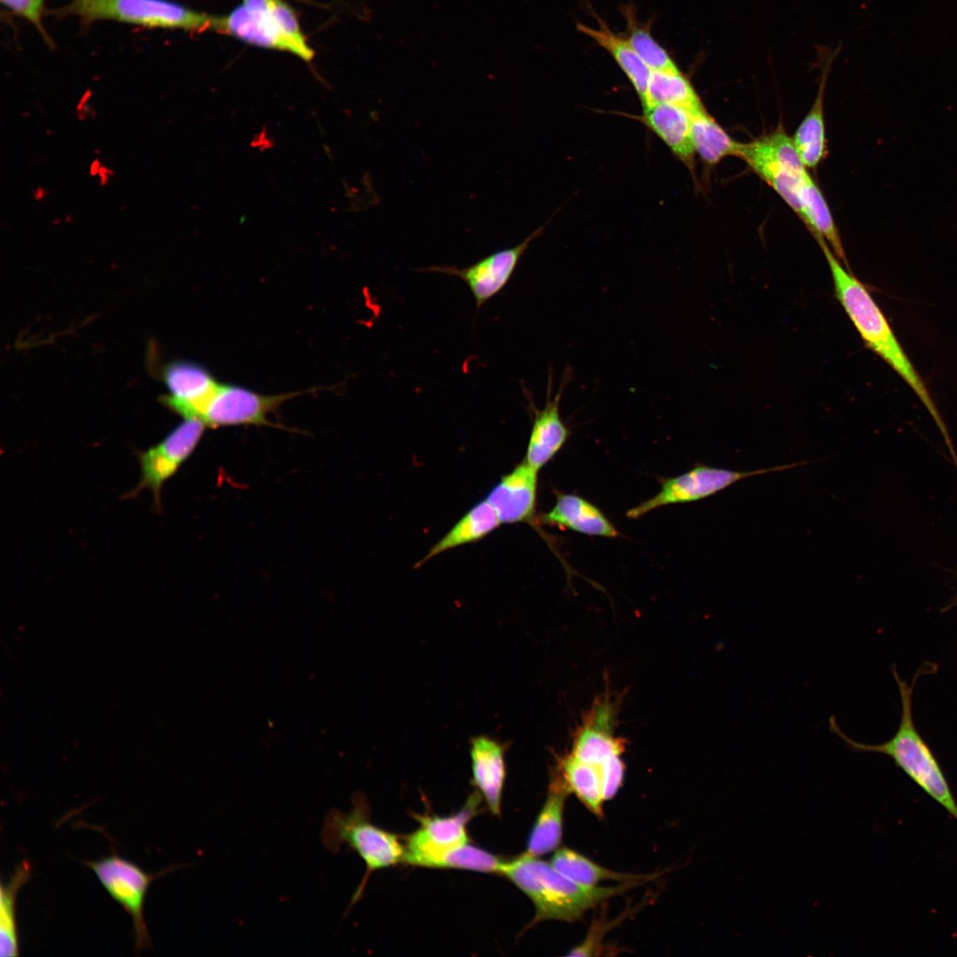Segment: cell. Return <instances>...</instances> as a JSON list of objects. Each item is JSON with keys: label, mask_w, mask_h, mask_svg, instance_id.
<instances>
[{"label": "cell", "mask_w": 957, "mask_h": 957, "mask_svg": "<svg viewBox=\"0 0 957 957\" xmlns=\"http://www.w3.org/2000/svg\"><path fill=\"white\" fill-rule=\"evenodd\" d=\"M271 13L283 36L292 49V54L309 62L314 51L307 44L292 9L282 0H272Z\"/></svg>", "instance_id": "32"}, {"label": "cell", "mask_w": 957, "mask_h": 957, "mask_svg": "<svg viewBox=\"0 0 957 957\" xmlns=\"http://www.w3.org/2000/svg\"><path fill=\"white\" fill-rule=\"evenodd\" d=\"M472 777L488 808L500 815L501 798L505 780L504 747L497 741L478 736L471 745Z\"/></svg>", "instance_id": "19"}, {"label": "cell", "mask_w": 957, "mask_h": 957, "mask_svg": "<svg viewBox=\"0 0 957 957\" xmlns=\"http://www.w3.org/2000/svg\"><path fill=\"white\" fill-rule=\"evenodd\" d=\"M206 427L200 420L184 419L157 445L139 453L141 479L129 495L135 496L147 488L152 493L155 504L160 506L163 485L194 451Z\"/></svg>", "instance_id": "10"}, {"label": "cell", "mask_w": 957, "mask_h": 957, "mask_svg": "<svg viewBox=\"0 0 957 957\" xmlns=\"http://www.w3.org/2000/svg\"><path fill=\"white\" fill-rule=\"evenodd\" d=\"M293 392L278 394H261L237 385L222 384L204 408L198 420L207 427L234 425H274L268 415L278 409L283 402L306 393Z\"/></svg>", "instance_id": "9"}, {"label": "cell", "mask_w": 957, "mask_h": 957, "mask_svg": "<svg viewBox=\"0 0 957 957\" xmlns=\"http://www.w3.org/2000/svg\"><path fill=\"white\" fill-rule=\"evenodd\" d=\"M14 12L25 17L39 29H42L41 16L44 0H1Z\"/></svg>", "instance_id": "34"}, {"label": "cell", "mask_w": 957, "mask_h": 957, "mask_svg": "<svg viewBox=\"0 0 957 957\" xmlns=\"http://www.w3.org/2000/svg\"><path fill=\"white\" fill-rule=\"evenodd\" d=\"M834 56H829L822 70L821 83L816 98L810 111L804 118L792 137L796 150L808 167H815L821 162L825 152V125L823 115V97L829 66Z\"/></svg>", "instance_id": "25"}, {"label": "cell", "mask_w": 957, "mask_h": 957, "mask_svg": "<svg viewBox=\"0 0 957 957\" xmlns=\"http://www.w3.org/2000/svg\"><path fill=\"white\" fill-rule=\"evenodd\" d=\"M807 463H793L750 471H736L698 465L681 475L663 480L660 491L653 497L630 509L626 512V517L630 519H635L663 506L702 500L719 493L741 479L763 473L791 469Z\"/></svg>", "instance_id": "7"}, {"label": "cell", "mask_w": 957, "mask_h": 957, "mask_svg": "<svg viewBox=\"0 0 957 957\" xmlns=\"http://www.w3.org/2000/svg\"><path fill=\"white\" fill-rule=\"evenodd\" d=\"M569 793L571 791L564 781L552 772L548 796L533 827L525 853L538 857L557 848L562 838L564 808Z\"/></svg>", "instance_id": "21"}, {"label": "cell", "mask_w": 957, "mask_h": 957, "mask_svg": "<svg viewBox=\"0 0 957 957\" xmlns=\"http://www.w3.org/2000/svg\"><path fill=\"white\" fill-rule=\"evenodd\" d=\"M832 276L836 298L866 346L887 362L925 406L947 443L945 425L923 380L912 364L881 308L864 284L842 265L829 245L817 237Z\"/></svg>", "instance_id": "1"}, {"label": "cell", "mask_w": 957, "mask_h": 957, "mask_svg": "<svg viewBox=\"0 0 957 957\" xmlns=\"http://www.w3.org/2000/svg\"><path fill=\"white\" fill-rule=\"evenodd\" d=\"M499 872L526 894L535 906L533 922L556 920L573 922L603 900L626 891L636 883L615 887L579 883L551 863L524 853L502 861Z\"/></svg>", "instance_id": "2"}, {"label": "cell", "mask_w": 957, "mask_h": 957, "mask_svg": "<svg viewBox=\"0 0 957 957\" xmlns=\"http://www.w3.org/2000/svg\"><path fill=\"white\" fill-rule=\"evenodd\" d=\"M550 863L568 878L588 886H596L600 882L611 880L639 883L645 878L643 875H633L607 869L569 848L557 850Z\"/></svg>", "instance_id": "30"}, {"label": "cell", "mask_w": 957, "mask_h": 957, "mask_svg": "<svg viewBox=\"0 0 957 957\" xmlns=\"http://www.w3.org/2000/svg\"><path fill=\"white\" fill-rule=\"evenodd\" d=\"M691 131L696 153L704 165L713 167L726 157H740L743 143L733 139L706 109L691 114Z\"/></svg>", "instance_id": "26"}, {"label": "cell", "mask_w": 957, "mask_h": 957, "mask_svg": "<svg viewBox=\"0 0 957 957\" xmlns=\"http://www.w3.org/2000/svg\"><path fill=\"white\" fill-rule=\"evenodd\" d=\"M538 471L524 460L490 490L486 499L501 524L535 523Z\"/></svg>", "instance_id": "15"}, {"label": "cell", "mask_w": 957, "mask_h": 957, "mask_svg": "<svg viewBox=\"0 0 957 957\" xmlns=\"http://www.w3.org/2000/svg\"><path fill=\"white\" fill-rule=\"evenodd\" d=\"M625 764L621 757L607 762L603 768L602 785L604 800L612 798L623 784Z\"/></svg>", "instance_id": "33"}, {"label": "cell", "mask_w": 957, "mask_h": 957, "mask_svg": "<svg viewBox=\"0 0 957 957\" xmlns=\"http://www.w3.org/2000/svg\"><path fill=\"white\" fill-rule=\"evenodd\" d=\"M572 372L566 368L560 386L554 396L552 393V369H549L547 386V401L542 408H537L533 396L524 388L533 423L525 460L536 470L548 463L566 442L570 431L560 416V401L565 385L570 382Z\"/></svg>", "instance_id": "12"}, {"label": "cell", "mask_w": 957, "mask_h": 957, "mask_svg": "<svg viewBox=\"0 0 957 957\" xmlns=\"http://www.w3.org/2000/svg\"><path fill=\"white\" fill-rule=\"evenodd\" d=\"M893 675L900 694L901 719L897 732L890 740L880 744L854 741L842 731L834 716L829 718V729L854 751L876 752L891 757L898 767L957 821V800L939 763L914 726L912 716L913 688L899 678L895 669Z\"/></svg>", "instance_id": "3"}, {"label": "cell", "mask_w": 957, "mask_h": 957, "mask_svg": "<svg viewBox=\"0 0 957 957\" xmlns=\"http://www.w3.org/2000/svg\"><path fill=\"white\" fill-rule=\"evenodd\" d=\"M478 802V795H473L455 815L418 817L421 826L407 838L404 860L417 866L427 855L468 844L466 824L474 815Z\"/></svg>", "instance_id": "13"}, {"label": "cell", "mask_w": 957, "mask_h": 957, "mask_svg": "<svg viewBox=\"0 0 957 957\" xmlns=\"http://www.w3.org/2000/svg\"><path fill=\"white\" fill-rule=\"evenodd\" d=\"M640 121L654 132L673 154L691 172L696 151L691 131V113L680 106L658 104L643 108Z\"/></svg>", "instance_id": "17"}, {"label": "cell", "mask_w": 957, "mask_h": 957, "mask_svg": "<svg viewBox=\"0 0 957 957\" xmlns=\"http://www.w3.org/2000/svg\"><path fill=\"white\" fill-rule=\"evenodd\" d=\"M502 861L492 853L465 844L432 853L417 866L468 869L478 872H499Z\"/></svg>", "instance_id": "31"}, {"label": "cell", "mask_w": 957, "mask_h": 957, "mask_svg": "<svg viewBox=\"0 0 957 957\" xmlns=\"http://www.w3.org/2000/svg\"><path fill=\"white\" fill-rule=\"evenodd\" d=\"M667 104L688 110L691 114L704 108L689 80L680 71H651L643 108Z\"/></svg>", "instance_id": "27"}, {"label": "cell", "mask_w": 957, "mask_h": 957, "mask_svg": "<svg viewBox=\"0 0 957 957\" xmlns=\"http://www.w3.org/2000/svg\"><path fill=\"white\" fill-rule=\"evenodd\" d=\"M801 217L799 191L810 175L782 126L742 144L740 157Z\"/></svg>", "instance_id": "6"}, {"label": "cell", "mask_w": 957, "mask_h": 957, "mask_svg": "<svg viewBox=\"0 0 957 957\" xmlns=\"http://www.w3.org/2000/svg\"><path fill=\"white\" fill-rule=\"evenodd\" d=\"M556 764L553 768L566 784L571 792L596 816L603 815L602 774L603 766L584 762L570 752L556 756ZM609 762V761H608Z\"/></svg>", "instance_id": "22"}, {"label": "cell", "mask_w": 957, "mask_h": 957, "mask_svg": "<svg viewBox=\"0 0 957 957\" xmlns=\"http://www.w3.org/2000/svg\"><path fill=\"white\" fill-rule=\"evenodd\" d=\"M500 525V519L493 506L486 499L480 501L431 548L416 566L451 549L479 541Z\"/></svg>", "instance_id": "23"}, {"label": "cell", "mask_w": 957, "mask_h": 957, "mask_svg": "<svg viewBox=\"0 0 957 957\" xmlns=\"http://www.w3.org/2000/svg\"><path fill=\"white\" fill-rule=\"evenodd\" d=\"M108 892L131 916L136 951L151 946L144 921V899L150 884L160 875H151L115 853L98 860L84 861Z\"/></svg>", "instance_id": "8"}, {"label": "cell", "mask_w": 957, "mask_h": 957, "mask_svg": "<svg viewBox=\"0 0 957 957\" xmlns=\"http://www.w3.org/2000/svg\"><path fill=\"white\" fill-rule=\"evenodd\" d=\"M545 225L539 227L520 244L497 251L466 267L431 266L419 271L443 273L463 280L471 292L477 309L497 295L510 280L521 257Z\"/></svg>", "instance_id": "11"}, {"label": "cell", "mask_w": 957, "mask_h": 957, "mask_svg": "<svg viewBox=\"0 0 957 957\" xmlns=\"http://www.w3.org/2000/svg\"><path fill=\"white\" fill-rule=\"evenodd\" d=\"M539 520L551 526L592 536L615 538L619 531L594 504L576 494L558 493L554 507Z\"/></svg>", "instance_id": "18"}, {"label": "cell", "mask_w": 957, "mask_h": 957, "mask_svg": "<svg viewBox=\"0 0 957 957\" xmlns=\"http://www.w3.org/2000/svg\"><path fill=\"white\" fill-rule=\"evenodd\" d=\"M593 15L598 22L597 28L577 22L576 29L592 39L612 57L633 85L642 105L651 70L636 54L625 35L614 33L605 20L594 12Z\"/></svg>", "instance_id": "20"}, {"label": "cell", "mask_w": 957, "mask_h": 957, "mask_svg": "<svg viewBox=\"0 0 957 957\" xmlns=\"http://www.w3.org/2000/svg\"><path fill=\"white\" fill-rule=\"evenodd\" d=\"M32 877L31 865L23 860L14 869L9 881L1 884L0 891V955H19V937L16 921V900L20 889Z\"/></svg>", "instance_id": "28"}, {"label": "cell", "mask_w": 957, "mask_h": 957, "mask_svg": "<svg viewBox=\"0 0 957 957\" xmlns=\"http://www.w3.org/2000/svg\"><path fill=\"white\" fill-rule=\"evenodd\" d=\"M626 24V39L636 54L651 71L679 70L675 62L652 36L651 21L641 22L633 4L620 8Z\"/></svg>", "instance_id": "29"}, {"label": "cell", "mask_w": 957, "mask_h": 957, "mask_svg": "<svg viewBox=\"0 0 957 957\" xmlns=\"http://www.w3.org/2000/svg\"><path fill=\"white\" fill-rule=\"evenodd\" d=\"M64 13L87 21L113 19L150 27L217 30L219 18L167 0H73Z\"/></svg>", "instance_id": "5"}, {"label": "cell", "mask_w": 957, "mask_h": 957, "mask_svg": "<svg viewBox=\"0 0 957 957\" xmlns=\"http://www.w3.org/2000/svg\"><path fill=\"white\" fill-rule=\"evenodd\" d=\"M164 379L169 390L165 404L184 419L198 420L220 384L206 368L186 361L170 363Z\"/></svg>", "instance_id": "14"}, {"label": "cell", "mask_w": 957, "mask_h": 957, "mask_svg": "<svg viewBox=\"0 0 957 957\" xmlns=\"http://www.w3.org/2000/svg\"><path fill=\"white\" fill-rule=\"evenodd\" d=\"M321 839L324 847L332 852L345 844L354 850L364 861L367 876L374 870L404 860L405 846L395 835L370 821L368 807L361 795L355 796L348 813L338 809L327 813Z\"/></svg>", "instance_id": "4"}, {"label": "cell", "mask_w": 957, "mask_h": 957, "mask_svg": "<svg viewBox=\"0 0 957 957\" xmlns=\"http://www.w3.org/2000/svg\"><path fill=\"white\" fill-rule=\"evenodd\" d=\"M272 0H243V4L220 17L217 31L259 47L292 53L271 13Z\"/></svg>", "instance_id": "16"}, {"label": "cell", "mask_w": 957, "mask_h": 957, "mask_svg": "<svg viewBox=\"0 0 957 957\" xmlns=\"http://www.w3.org/2000/svg\"><path fill=\"white\" fill-rule=\"evenodd\" d=\"M801 219L816 237H821L835 255L848 268L837 228L829 206L817 184L809 175L799 191Z\"/></svg>", "instance_id": "24"}]
</instances>
